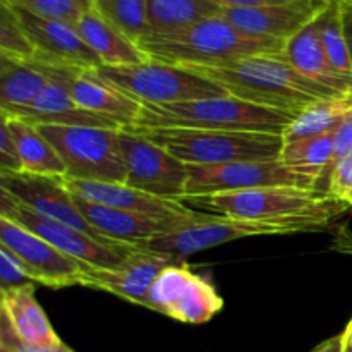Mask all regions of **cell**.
Segmentation results:
<instances>
[{
	"instance_id": "cell-28",
	"label": "cell",
	"mask_w": 352,
	"mask_h": 352,
	"mask_svg": "<svg viewBox=\"0 0 352 352\" xmlns=\"http://www.w3.org/2000/svg\"><path fill=\"white\" fill-rule=\"evenodd\" d=\"M223 299L215 285L205 277L192 272L177 299L167 311L168 318H174L189 325H201L210 322L217 313L222 311Z\"/></svg>"
},
{
	"instance_id": "cell-25",
	"label": "cell",
	"mask_w": 352,
	"mask_h": 352,
	"mask_svg": "<svg viewBox=\"0 0 352 352\" xmlns=\"http://www.w3.org/2000/svg\"><path fill=\"white\" fill-rule=\"evenodd\" d=\"M0 120L10 131V136L19 151L24 172L65 177L64 162L60 160L55 148L48 143L47 138L38 131L34 124L7 116V113H0Z\"/></svg>"
},
{
	"instance_id": "cell-18",
	"label": "cell",
	"mask_w": 352,
	"mask_h": 352,
	"mask_svg": "<svg viewBox=\"0 0 352 352\" xmlns=\"http://www.w3.org/2000/svg\"><path fill=\"white\" fill-rule=\"evenodd\" d=\"M10 7L30 36L33 47L36 48V55L85 71H96L103 67L98 55L85 43L74 26L60 21L45 19L14 3H10Z\"/></svg>"
},
{
	"instance_id": "cell-11",
	"label": "cell",
	"mask_w": 352,
	"mask_h": 352,
	"mask_svg": "<svg viewBox=\"0 0 352 352\" xmlns=\"http://www.w3.org/2000/svg\"><path fill=\"white\" fill-rule=\"evenodd\" d=\"M120 148L126 164V184L158 198L179 199L186 195L188 165L129 129L120 131Z\"/></svg>"
},
{
	"instance_id": "cell-21",
	"label": "cell",
	"mask_w": 352,
	"mask_h": 352,
	"mask_svg": "<svg viewBox=\"0 0 352 352\" xmlns=\"http://www.w3.org/2000/svg\"><path fill=\"white\" fill-rule=\"evenodd\" d=\"M322 16V14H320ZM320 16L284 43L282 58L301 76L340 93H352V81L340 76L329 62L320 36Z\"/></svg>"
},
{
	"instance_id": "cell-45",
	"label": "cell",
	"mask_w": 352,
	"mask_h": 352,
	"mask_svg": "<svg viewBox=\"0 0 352 352\" xmlns=\"http://www.w3.org/2000/svg\"><path fill=\"white\" fill-rule=\"evenodd\" d=\"M88 2H91V3H93V0H88Z\"/></svg>"
},
{
	"instance_id": "cell-9",
	"label": "cell",
	"mask_w": 352,
	"mask_h": 352,
	"mask_svg": "<svg viewBox=\"0 0 352 352\" xmlns=\"http://www.w3.org/2000/svg\"><path fill=\"white\" fill-rule=\"evenodd\" d=\"M0 217L19 223L24 229L31 230L41 239L50 243L52 246L60 250L62 253L96 268L117 267L122 263L127 254L136 250L133 244L96 239L89 234L72 229L54 219H48L17 201L9 191L2 188H0Z\"/></svg>"
},
{
	"instance_id": "cell-33",
	"label": "cell",
	"mask_w": 352,
	"mask_h": 352,
	"mask_svg": "<svg viewBox=\"0 0 352 352\" xmlns=\"http://www.w3.org/2000/svg\"><path fill=\"white\" fill-rule=\"evenodd\" d=\"M0 55L17 60H31L36 48L7 0H0Z\"/></svg>"
},
{
	"instance_id": "cell-34",
	"label": "cell",
	"mask_w": 352,
	"mask_h": 352,
	"mask_svg": "<svg viewBox=\"0 0 352 352\" xmlns=\"http://www.w3.org/2000/svg\"><path fill=\"white\" fill-rule=\"evenodd\" d=\"M7 2L45 19L60 21L74 28L82 14L91 9V2L88 0H7Z\"/></svg>"
},
{
	"instance_id": "cell-14",
	"label": "cell",
	"mask_w": 352,
	"mask_h": 352,
	"mask_svg": "<svg viewBox=\"0 0 352 352\" xmlns=\"http://www.w3.org/2000/svg\"><path fill=\"white\" fill-rule=\"evenodd\" d=\"M31 60L47 76L48 85L33 105L19 110L17 113H12V117L28 120L34 126H47V124L48 126H91L122 131L119 124L81 109L71 98L67 86H65V78H67V72L72 65L50 60V58L40 57V55H34Z\"/></svg>"
},
{
	"instance_id": "cell-12",
	"label": "cell",
	"mask_w": 352,
	"mask_h": 352,
	"mask_svg": "<svg viewBox=\"0 0 352 352\" xmlns=\"http://www.w3.org/2000/svg\"><path fill=\"white\" fill-rule=\"evenodd\" d=\"M0 246L16 256L28 277L50 289L79 285L85 265L19 223L0 217Z\"/></svg>"
},
{
	"instance_id": "cell-41",
	"label": "cell",
	"mask_w": 352,
	"mask_h": 352,
	"mask_svg": "<svg viewBox=\"0 0 352 352\" xmlns=\"http://www.w3.org/2000/svg\"><path fill=\"white\" fill-rule=\"evenodd\" d=\"M340 16H342L344 31H346L347 41H349L351 55H352V0H339Z\"/></svg>"
},
{
	"instance_id": "cell-17",
	"label": "cell",
	"mask_w": 352,
	"mask_h": 352,
	"mask_svg": "<svg viewBox=\"0 0 352 352\" xmlns=\"http://www.w3.org/2000/svg\"><path fill=\"white\" fill-rule=\"evenodd\" d=\"M330 0L278 3L260 7H222V16L232 26L256 38L287 41L316 19Z\"/></svg>"
},
{
	"instance_id": "cell-16",
	"label": "cell",
	"mask_w": 352,
	"mask_h": 352,
	"mask_svg": "<svg viewBox=\"0 0 352 352\" xmlns=\"http://www.w3.org/2000/svg\"><path fill=\"white\" fill-rule=\"evenodd\" d=\"M175 263L181 261L168 254L151 253L136 246L133 253L124 258L122 263L113 268H96L85 265L79 285L110 292L133 305L143 306L151 282L162 270Z\"/></svg>"
},
{
	"instance_id": "cell-42",
	"label": "cell",
	"mask_w": 352,
	"mask_h": 352,
	"mask_svg": "<svg viewBox=\"0 0 352 352\" xmlns=\"http://www.w3.org/2000/svg\"><path fill=\"white\" fill-rule=\"evenodd\" d=\"M311 352H346L342 346V336H337L325 340V342L320 344V346L315 347Z\"/></svg>"
},
{
	"instance_id": "cell-2",
	"label": "cell",
	"mask_w": 352,
	"mask_h": 352,
	"mask_svg": "<svg viewBox=\"0 0 352 352\" xmlns=\"http://www.w3.org/2000/svg\"><path fill=\"white\" fill-rule=\"evenodd\" d=\"M138 45L151 60L181 67H215L254 55H280L284 50V41L251 36L222 14L172 33L148 34Z\"/></svg>"
},
{
	"instance_id": "cell-26",
	"label": "cell",
	"mask_w": 352,
	"mask_h": 352,
	"mask_svg": "<svg viewBox=\"0 0 352 352\" xmlns=\"http://www.w3.org/2000/svg\"><path fill=\"white\" fill-rule=\"evenodd\" d=\"M336 136L333 133L322 136L301 138L294 141H284L278 160L301 177L308 179L315 189L329 170L333 157Z\"/></svg>"
},
{
	"instance_id": "cell-44",
	"label": "cell",
	"mask_w": 352,
	"mask_h": 352,
	"mask_svg": "<svg viewBox=\"0 0 352 352\" xmlns=\"http://www.w3.org/2000/svg\"><path fill=\"white\" fill-rule=\"evenodd\" d=\"M0 352H16V351L9 349V347H6V346H0Z\"/></svg>"
},
{
	"instance_id": "cell-31",
	"label": "cell",
	"mask_w": 352,
	"mask_h": 352,
	"mask_svg": "<svg viewBox=\"0 0 352 352\" xmlns=\"http://www.w3.org/2000/svg\"><path fill=\"white\" fill-rule=\"evenodd\" d=\"M93 9L134 43L148 36L146 0H93Z\"/></svg>"
},
{
	"instance_id": "cell-15",
	"label": "cell",
	"mask_w": 352,
	"mask_h": 352,
	"mask_svg": "<svg viewBox=\"0 0 352 352\" xmlns=\"http://www.w3.org/2000/svg\"><path fill=\"white\" fill-rule=\"evenodd\" d=\"M74 201L86 222L100 236L110 241H117V243L133 244V246H138L144 241L155 239V237L168 236V234L175 232V230L182 229V227L189 226V223L196 222L206 215V213L195 210L191 215L150 217L96 205V203L79 198V196H74Z\"/></svg>"
},
{
	"instance_id": "cell-38",
	"label": "cell",
	"mask_w": 352,
	"mask_h": 352,
	"mask_svg": "<svg viewBox=\"0 0 352 352\" xmlns=\"http://www.w3.org/2000/svg\"><path fill=\"white\" fill-rule=\"evenodd\" d=\"M0 172H23L19 151L10 136V131L2 120H0Z\"/></svg>"
},
{
	"instance_id": "cell-24",
	"label": "cell",
	"mask_w": 352,
	"mask_h": 352,
	"mask_svg": "<svg viewBox=\"0 0 352 352\" xmlns=\"http://www.w3.org/2000/svg\"><path fill=\"white\" fill-rule=\"evenodd\" d=\"M48 85L47 76L33 60L0 55V112L17 113L36 102Z\"/></svg>"
},
{
	"instance_id": "cell-30",
	"label": "cell",
	"mask_w": 352,
	"mask_h": 352,
	"mask_svg": "<svg viewBox=\"0 0 352 352\" xmlns=\"http://www.w3.org/2000/svg\"><path fill=\"white\" fill-rule=\"evenodd\" d=\"M320 36L332 67L340 76L352 81V55L344 31L339 0H330L327 9L320 16Z\"/></svg>"
},
{
	"instance_id": "cell-1",
	"label": "cell",
	"mask_w": 352,
	"mask_h": 352,
	"mask_svg": "<svg viewBox=\"0 0 352 352\" xmlns=\"http://www.w3.org/2000/svg\"><path fill=\"white\" fill-rule=\"evenodd\" d=\"M217 85L229 95L298 117L308 107L347 95L299 74L280 55H254L215 67H188Z\"/></svg>"
},
{
	"instance_id": "cell-43",
	"label": "cell",
	"mask_w": 352,
	"mask_h": 352,
	"mask_svg": "<svg viewBox=\"0 0 352 352\" xmlns=\"http://www.w3.org/2000/svg\"><path fill=\"white\" fill-rule=\"evenodd\" d=\"M342 346H344V351L346 352H352V320L349 322V325H347V329L344 330L342 333Z\"/></svg>"
},
{
	"instance_id": "cell-13",
	"label": "cell",
	"mask_w": 352,
	"mask_h": 352,
	"mask_svg": "<svg viewBox=\"0 0 352 352\" xmlns=\"http://www.w3.org/2000/svg\"><path fill=\"white\" fill-rule=\"evenodd\" d=\"M0 188L9 191L19 203L36 213L54 219L57 222L89 234L102 241H110L100 236L82 217L76 206L74 196L65 184V177L40 175L30 172H0Z\"/></svg>"
},
{
	"instance_id": "cell-40",
	"label": "cell",
	"mask_w": 352,
	"mask_h": 352,
	"mask_svg": "<svg viewBox=\"0 0 352 352\" xmlns=\"http://www.w3.org/2000/svg\"><path fill=\"white\" fill-rule=\"evenodd\" d=\"M332 250L344 254H351L352 256V232L347 227H342V229H339V232L336 234L332 243Z\"/></svg>"
},
{
	"instance_id": "cell-3",
	"label": "cell",
	"mask_w": 352,
	"mask_h": 352,
	"mask_svg": "<svg viewBox=\"0 0 352 352\" xmlns=\"http://www.w3.org/2000/svg\"><path fill=\"white\" fill-rule=\"evenodd\" d=\"M294 116L289 113L254 105L234 95H222L167 105H143L134 126L239 131L284 136Z\"/></svg>"
},
{
	"instance_id": "cell-5",
	"label": "cell",
	"mask_w": 352,
	"mask_h": 352,
	"mask_svg": "<svg viewBox=\"0 0 352 352\" xmlns=\"http://www.w3.org/2000/svg\"><path fill=\"white\" fill-rule=\"evenodd\" d=\"M126 129L148 138L186 165L277 160L284 146V138L265 133L140 126H131Z\"/></svg>"
},
{
	"instance_id": "cell-39",
	"label": "cell",
	"mask_w": 352,
	"mask_h": 352,
	"mask_svg": "<svg viewBox=\"0 0 352 352\" xmlns=\"http://www.w3.org/2000/svg\"><path fill=\"white\" fill-rule=\"evenodd\" d=\"M220 7H260V6H278V3L311 2V0H215Z\"/></svg>"
},
{
	"instance_id": "cell-35",
	"label": "cell",
	"mask_w": 352,
	"mask_h": 352,
	"mask_svg": "<svg viewBox=\"0 0 352 352\" xmlns=\"http://www.w3.org/2000/svg\"><path fill=\"white\" fill-rule=\"evenodd\" d=\"M327 195L340 199L352 208V150L333 167L327 182Z\"/></svg>"
},
{
	"instance_id": "cell-32",
	"label": "cell",
	"mask_w": 352,
	"mask_h": 352,
	"mask_svg": "<svg viewBox=\"0 0 352 352\" xmlns=\"http://www.w3.org/2000/svg\"><path fill=\"white\" fill-rule=\"evenodd\" d=\"M192 270L184 263H175L162 270L151 282L148 289L146 299H144L143 308L157 311L160 315L167 316V311L177 299L179 292L184 287L188 278L191 277Z\"/></svg>"
},
{
	"instance_id": "cell-7",
	"label": "cell",
	"mask_w": 352,
	"mask_h": 352,
	"mask_svg": "<svg viewBox=\"0 0 352 352\" xmlns=\"http://www.w3.org/2000/svg\"><path fill=\"white\" fill-rule=\"evenodd\" d=\"M76 181L126 182L120 131L91 126H36Z\"/></svg>"
},
{
	"instance_id": "cell-8",
	"label": "cell",
	"mask_w": 352,
	"mask_h": 352,
	"mask_svg": "<svg viewBox=\"0 0 352 352\" xmlns=\"http://www.w3.org/2000/svg\"><path fill=\"white\" fill-rule=\"evenodd\" d=\"M96 74L143 105H167L229 95L226 88L188 67L146 60L124 67H100Z\"/></svg>"
},
{
	"instance_id": "cell-36",
	"label": "cell",
	"mask_w": 352,
	"mask_h": 352,
	"mask_svg": "<svg viewBox=\"0 0 352 352\" xmlns=\"http://www.w3.org/2000/svg\"><path fill=\"white\" fill-rule=\"evenodd\" d=\"M28 284H33V280L28 277L16 256L0 246V289L2 292L24 287Z\"/></svg>"
},
{
	"instance_id": "cell-4",
	"label": "cell",
	"mask_w": 352,
	"mask_h": 352,
	"mask_svg": "<svg viewBox=\"0 0 352 352\" xmlns=\"http://www.w3.org/2000/svg\"><path fill=\"white\" fill-rule=\"evenodd\" d=\"M184 205L244 220H320L330 223L349 206L316 189L260 188L210 196H184Z\"/></svg>"
},
{
	"instance_id": "cell-6",
	"label": "cell",
	"mask_w": 352,
	"mask_h": 352,
	"mask_svg": "<svg viewBox=\"0 0 352 352\" xmlns=\"http://www.w3.org/2000/svg\"><path fill=\"white\" fill-rule=\"evenodd\" d=\"M329 223L320 220H244L232 217L206 213L203 219L168 234L138 244L140 250L174 256L177 260L230 243L254 236H287V234L318 232Z\"/></svg>"
},
{
	"instance_id": "cell-19",
	"label": "cell",
	"mask_w": 352,
	"mask_h": 352,
	"mask_svg": "<svg viewBox=\"0 0 352 352\" xmlns=\"http://www.w3.org/2000/svg\"><path fill=\"white\" fill-rule=\"evenodd\" d=\"M65 86L71 98L81 109L112 120L122 129L134 126L143 110V103L140 100L110 85L95 71L71 67L65 78Z\"/></svg>"
},
{
	"instance_id": "cell-10",
	"label": "cell",
	"mask_w": 352,
	"mask_h": 352,
	"mask_svg": "<svg viewBox=\"0 0 352 352\" xmlns=\"http://www.w3.org/2000/svg\"><path fill=\"white\" fill-rule=\"evenodd\" d=\"M260 188L315 189V186L285 167L278 158L226 165H188L184 196L226 195Z\"/></svg>"
},
{
	"instance_id": "cell-22",
	"label": "cell",
	"mask_w": 352,
	"mask_h": 352,
	"mask_svg": "<svg viewBox=\"0 0 352 352\" xmlns=\"http://www.w3.org/2000/svg\"><path fill=\"white\" fill-rule=\"evenodd\" d=\"M76 31L85 43L98 55L103 67H124L150 60L138 43L120 33L95 9H88L76 24Z\"/></svg>"
},
{
	"instance_id": "cell-27",
	"label": "cell",
	"mask_w": 352,
	"mask_h": 352,
	"mask_svg": "<svg viewBox=\"0 0 352 352\" xmlns=\"http://www.w3.org/2000/svg\"><path fill=\"white\" fill-rule=\"evenodd\" d=\"M146 9L148 34L172 33L222 14L215 0H146Z\"/></svg>"
},
{
	"instance_id": "cell-37",
	"label": "cell",
	"mask_w": 352,
	"mask_h": 352,
	"mask_svg": "<svg viewBox=\"0 0 352 352\" xmlns=\"http://www.w3.org/2000/svg\"><path fill=\"white\" fill-rule=\"evenodd\" d=\"M333 136H336V146H333L332 162H330L329 170H327V174L323 175L322 182H320L318 188H316V191L325 192V195H327V182H329V177L330 174H332L333 167L342 160L344 155H347L352 150V112L346 117V119H344V122L337 127Z\"/></svg>"
},
{
	"instance_id": "cell-20",
	"label": "cell",
	"mask_w": 352,
	"mask_h": 352,
	"mask_svg": "<svg viewBox=\"0 0 352 352\" xmlns=\"http://www.w3.org/2000/svg\"><path fill=\"white\" fill-rule=\"evenodd\" d=\"M69 191L74 196L96 203V205L109 206V208L124 210V212L141 213L150 217H181L191 215L195 208L184 205L179 199L158 198L148 192L138 191L126 182H95V181H76L65 177Z\"/></svg>"
},
{
	"instance_id": "cell-23",
	"label": "cell",
	"mask_w": 352,
	"mask_h": 352,
	"mask_svg": "<svg viewBox=\"0 0 352 352\" xmlns=\"http://www.w3.org/2000/svg\"><path fill=\"white\" fill-rule=\"evenodd\" d=\"M2 311L7 313L14 330L26 346L54 347L62 342L34 298L33 284L2 292Z\"/></svg>"
},
{
	"instance_id": "cell-29",
	"label": "cell",
	"mask_w": 352,
	"mask_h": 352,
	"mask_svg": "<svg viewBox=\"0 0 352 352\" xmlns=\"http://www.w3.org/2000/svg\"><path fill=\"white\" fill-rule=\"evenodd\" d=\"M351 112L352 93L322 100V102L308 107L298 117H294V120L289 124L287 131L282 138H284V141H294L301 140V138L336 133L337 127L344 122V119Z\"/></svg>"
}]
</instances>
